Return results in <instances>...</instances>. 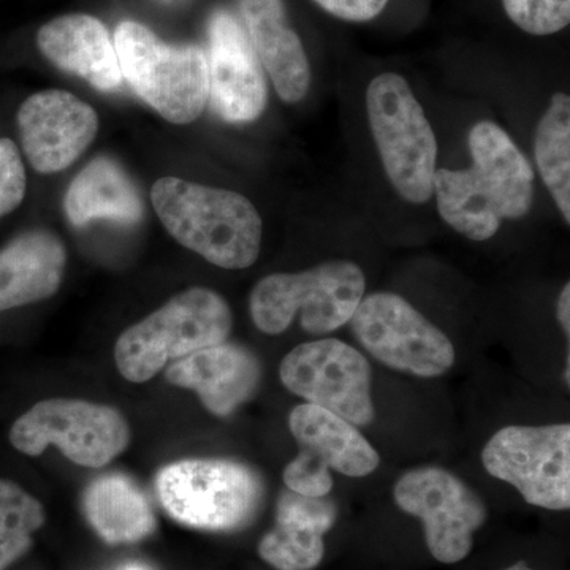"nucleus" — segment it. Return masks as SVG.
Segmentation results:
<instances>
[{"instance_id":"f257e3e1","label":"nucleus","mask_w":570,"mask_h":570,"mask_svg":"<svg viewBox=\"0 0 570 570\" xmlns=\"http://www.w3.org/2000/svg\"><path fill=\"white\" fill-rule=\"evenodd\" d=\"M151 200L168 234L209 264L245 269L257 261L262 217L243 195L165 176Z\"/></svg>"},{"instance_id":"f03ea898","label":"nucleus","mask_w":570,"mask_h":570,"mask_svg":"<svg viewBox=\"0 0 570 570\" xmlns=\"http://www.w3.org/2000/svg\"><path fill=\"white\" fill-rule=\"evenodd\" d=\"M234 314L223 296L204 287L174 296L116 341L115 362L127 381L142 384L171 360L227 343Z\"/></svg>"},{"instance_id":"7ed1b4c3","label":"nucleus","mask_w":570,"mask_h":570,"mask_svg":"<svg viewBox=\"0 0 570 570\" xmlns=\"http://www.w3.org/2000/svg\"><path fill=\"white\" fill-rule=\"evenodd\" d=\"M366 279L354 262L333 261L302 273L266 276L250 294L255 326L265 335H281L299 314L309 335H328L348 324L365 295Z\"/></svg>"},{"instance_id":"20e7f679","label":"nucleus","mask_w":570,"mask_h":570,"mask_svg":"<svg viewBox=\"0 0 570 570\" xmlns=\"http://www.w3.org/2000/svg\"><path fill=\"white\" fill-rule=\"evenodd\" d=\"M156 489L171 519L205 531L242 530L264 501L261 475L234 460L176 461L160 469Z\"/></svg>"},{"instance_id":"39448f33","label":"nucleus","mask_w":570,"mask_h":570,"mask_svg":"<svg viewBox=\"0 0 570 570\" xmlns=\"http://www.w3.org/2000/svg\"><path fill=\"white\" fill-rule=\"evenodd\" d=\"M122 78L141 100L174 124H190L208 102V59L195 45L165 43L146 26L124 21L116 29Z\"/></svg>"},{"instance_id":"423d86ee","label":"nucleus","mask_w":570,"mask_h":570,"mask_svg":"<svg viewBox=\"0 0 570 570\" xmlns=\"http://www.w3.org/2000/svg\"><path fill=\"white\" fill-rule=\"evenodd\" d=\"M367 119L390 183L411 204L433 197L438 141L407 81L382 73L366 92Z\"/></svg>"},{"instance_id":"0eeeda50","label":"nucleus","mask_w":570,"mask_h":570,"mask_svg":"<svg viewBox=\"0 0 570 570\" xmlns=\"http://www.w3.org/2000/svg\"><path fill=\"white\" fill-rule=\"evenodd\" d=\"M10 442L24 455L39 456L58 448L78 466L104 468L129 448L130 426L115 407L52 397L13 423Z\"/></svg>"},{"instance_id":"6e6552de","label":"nucleus","mask_w":570,"mask_h":570,"mask_svg":"<svg viewBox=\"0 0 570 570\" xmlns=\"http://www.w3.org/2000/svg\"><path fill=\"white\" fill-rule=\"evenodd\" d=\"M348 324L367 354L400 373L439 377L455 363L452 341L403 296L367 295Z\"/></svg>"},{"instance_id":"1a4fd4ad","label":"nucleus","mask_w":570,"mask_h":570,"mask_svg":"<svg viewBox=\"0 0 570 570\" xmlns=\"http://www.w3.org/2000/svg\"><path fill=\"white\" fill-rule=\"evenodd\" d=\"M483 466L519 490L528 504L570 508V426H508L487 442Z\"/></svg>"},{"instance_id":"9d476101","label":"nucleus","mask_w":570,"mask_h":570,"mask_svg":"<svg viewBox=\"0 0 570 570\" xmlns=\"http://www.w3.org/2000/svg\"><path fill=\"white\" fill-rule=\"evenodd\" d=\"M397 508L417 517L428 550L442 564L463 561L474 547V534L489 519L485 502L448 469H412L397 479Z\"/></svg>"},{"instance_id":"9b49d317","label":"nucleus","mask_w":570,"mask_h":570,"mask_svg":"<svg viewBox=\"0 0 570 570\" xmlns=\"http://www.w3.org/2000/svg\"><path fill=\"white\" fill-rule=\"evenodd\" d=\"M279 376L294 395L352 425L366 426L376 417L370 362L343 341L328 337L299 344L284 356Z\"/></svg>"},{"instance_id":"f8f14e48","label":"nucleus","mask_w":570,"mask_h":570,"mask_svg":"<svg viewBox=\"0 0 570 570\" xmlns=\"http://www.w3.org/2000/svg\"><path fill=\"white\" fill-rule=\"evenodd\" d=\"M288 428L299 453L284 469L287 490L305 497L324 498L333 490L332 472L347 478H366L376 471L381 456L347 420L318 407L299 404L291 412Z\"/></svg>"},{"instance_id":"ddd939ff","label":"nucleus","mask_w":570,"mask_h":570,"mask_svg":"<svg viewBox=\"0 0 570 570\" xmlns=\"http://www.w3.org/2000/svg\"><path fill=\"white\" fill-rule=\"evenodd\" d=\"M18 127L32 167L40 174H56L88 149L99 130V118L73 94L50 89L21 105Z\"/></svg>"},{"instance_id":"4468645a","label":"nucleus","mask_w":570,"mask_h":570,"mask_svg":"<svg viewBox=\"0 0 570 570\" xmlns=\"http://www.w3.org/2000/svg\"><path fill=\"white\" fill-rule=\"evenodd\" d=\"M208 99L227 122L255 121L265 110L266 82L261 62L242 24L228 11L208 24Z\"/></svg>"},{"instance_id":"2eb2a0df","label":"nucleus","mask_w":570,"mask_h":570,"mask_svg":"<svg viewBox=\"0 0 570 570\" xmlns=\"http://www.w3.org/2000/svg\"><path fill=\"white\" fill-rule=\"evenodd\" d=\"M262 367L253 352L236 344H217L176 360L165 379L194 390L217 417H228L257 392Z\"/></svg>"},{"instance_id":"dca6fc26","label":"nucleus","mask_w":570,"mask_h":570,"mask_svg":"<svg viewBox=\"0 0 570 570\" xmlns=\"http://www.w3.org/2000/svg\"><path fill=\"white\" fill-rule=\"evenodd\" d=\"M336 521L328 497L285 490L277 499L276 524L258 543V554L276 570H314L324 560L325 534Z\"/></svg>"},{"instance_id":"f3484780","label":"nucleus","mask_w":570,"mask_h":570,"mask_svg":"<svg viewBox=\"0 0 570 570\" xmlns=\"http://www.w3.org/2000/svg\"><path fill=\"white\" fill-rule=\"evenodd\" d=\"M40 51L59 69L78 75L104 92L118 91L122 71L107 28L89 14H67L45 24L37 36Z\"/></svg>"},{"instance_id":"a211bd4d","label":"nucleus","mask_w":570,"mask_h":570,"mask_svg":"<svg viewBox=\"0 0 570 570\" xmlns=\"http://www.w3.org/2000/svg\"><path fill=\"white\" fill-rule=\"evenodd\" d=\"M247 39L268 71L277 96L296 104L311 82L309 61L298 33L291 28L283 0H239Z\"/></svg>"},{"instance_id":"6ab92c4d","label":"nucleus","mask_w":570,"mask_h":570,"mask_svg":"<svg viewBox=\"0 0 570 570\" xmlns=\"http://www.w3.org/2000/svg\"><path fill=\"white\" fill-rule=\"evenodd\" d=\"M474 168L501 219H521L534 202V171L515 142L497 124H475L469 134Z\"/></svg>"},{"instance_id":"aec40b11","label":"nucleus","mask_w":570,"mask_h":570,"mask_svg":"<svg viewBox=\"0 0 570 570\" xmlns=\"http://www.w3.org/2000/svg\"><path fill=\"white\" fill-rule=\"evenodd\" d=\"M66 262V247L50 232L18 236L0 250V311L50 298L62 283Z\"/></svg>"},{"instance_id":"412c9836","label":"nucleus","mask_w":570,"mask_h":570,"mask_svg":"<svg viewBox=\"0 0 570 570\" xmlns=\"http://www.w3.org/2000/svg\"><path fill=\"white\" fill-rule=\"evenodd\" d=\"M82 512L96 534L110 546L140 542L157 527L148 498L124 474L102 475L89 483L82 493Z\"/></svg>"},{"instance_id":"4be33fe9","label":"nucleus","mask_w":570,"mask_h":570,"mask_svg":"<svg viewBox=\"0 0 570 570\" xmlns=\"http://www.w3.org/2000/svg\"><path fill=\"white\" fill-rule=\"evenodd\" d=\"M63 206L77 227L99 219L137 224L145 213L132 179L108 157H99L82 168L71 181Z\"/></svg>"},{"instance_id":"5701e85b","label":"nucleus","mask_w":570,"mask_h":570,"mask_svg":"<svg viewBox=\"0 0 570 570\" xmlns=\"http://www.w3.org/2000/svg\"><path fill=\"white\" fill-rule=\"evenodd\" d=\"M433 194H436L442 219L460 235L472 242H487L497 235L502 219L474 168H439L434 174Z\"/></svg>"},{"instance_id":"b1692460","label":"nucleus","mask_w":570,"mask_h":570,"mask_svg":"<svg viewBox=\"0 0 570 570\" xmlns=\"http://www.w3.org/2000/svg\"><path fill=\"white\" fill-rule=\"evenodd\" d=\"M535 163L562 217L570 224V99L566 94H554L540 119Z\"/></svg>"},{"instance_id":"393cba45","label":"nucleus","mask_w":570,"mask_h":570,"mask_svg":"<svg viewBox=\"0 0 570 570\" xmlns=\"http://www.w3.org/2000/svg\"><path fill=\"white\" fill-rule=\"evenodd\" d=\"M45 524V509L11 480H0V570L21 560L32 547L33 532Z\"/></svg>"},{"instance_id":"a878e982","label":"nucleus","mask_w":570,"mask_h":570,"mask_svg":"<svg viewBox=\"0 0 570 570\" xmlns=\"http://www.w3.org/2000/svg\"><path fill=\"white\" fill-rule=\"evenodd\" d=\"M505 13L521 31L550 36L570 21V0H502Z\"/></svg>"},{"instance_id":"bb28decb","label":"nucleus","mask_w":570,"mask_h":570,"mask_svg":"<svg viewBox=\"0 0 570 570\" xmlns=\"http://www.w3.org/2000/svg\"><path fill=\"white\" fill-rule=\"evenodd\" d=\"M26 194V171L11 140H0V217L20 206Z\"/></svg>"},{"instance_id":"cd10ccee","label":"nucleus","mask_w":570,"mask_h":570,"mask_svg":"<svg viewBox=\"0 0 570 570\" xmlns=\"http://www.w3.org/2000/svg\"><path fill=\"white\" fill-rule=\"evenodd\" d=\"M314 2L341 20L365 22L379 17L389 0H314Z\"/></svg>"},{"instance_id":"c85d7f7f","label":"nucleus","mask_w":570,"mask_h":570,"mask_svg":"<svg viewBox=\"0 0 570 570\" xmlns=\"http://www.w3.org/2000/svg\"><path fill=\"white\" fill-rule=\"evenodd\" d=\"M558 321H560L562 332L570 335V284H566L558 299Z\"/></svg>"},{"instance_id":"c756f323","label":"nucleus","mask_w":570,"mask_h":570,"mask_svg":"<svg viewBox=\"0 0 570 570\" xmlns=\"http://www.w3.org/2000/svg\"><path fill=\"white\" fill-rule=\"evenodd\" d=\"M119 570H153L149 566L141 564V562H129V564L122 566Z\"/></svg>"},{"instance_id":"7c9ffc66","label":"nucleus","mask_w":570,"mask_h":570,"mask_svg":"<svg viewBox=\"0 0 570 570\" xmlns=\"http://www.w3.org/2000/svg\"><path fill=\"white\" fill-rule=\"evenodd\" d=\"M504 570H532L530 566L527 564L524 561H519L517 564L510 566V568Z\"/></svg>"},{"instance_id":"2f4dec72","label":"nucleus","mask_w":570,"mask_h":570,"mask_svg":"<svg viewBox=\"0 0 570 570\" xmlns=\"http://www.w3.org/2000/svg\"><path fill=\"white\" fill-rule=\"evenodd\" d=\"M165 2H179V0H165Z\"/></svg>"}]
</instances>
